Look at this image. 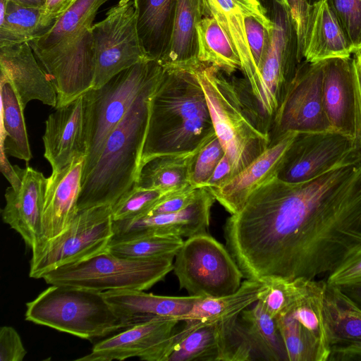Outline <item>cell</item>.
<instances>
[{"label": "cell", "mask_w": 361, "mask_h": 361, "mask_svg": "<svg viewBox=\"0 0 361 361\" xmlns=\"http://www.w3.org/2000/svg\"><path fill=\"white\" fill-rule=\"evenodd\" d=\"M224 233L245 279L329 275L361 247V155L307 181L272 178L227 219Z\"/></svg>", "instance_id": "obj_1"}, {"label": "cell", "mask_w": 361, "mask_h": 361, "mask_svg": "<svg viewBox=\"0 0 361 361\" xmlns=\"http://www.w3.org/2000/svg\"><path fill=\"white\" fill-rule=\"evenodd\" d=\"M195 66L164 67L150 101L140 168L157 156L192 152L216 135Z\"/></svg>", "instance_id": "obj_2"}, {"label": "cell", "mask_w": 361, "mask_h": 361, "mask_svg": "<svg viewBox=\"0 0 361 361\" xmlns=\"http://www.w3.org/2000/svg\"><path fill=\"white\" fill-rule=\"evenodd\" d=\"M195 72L233 177L269 147V130L244 77L228 75L202 63L195 66Z\"/></svg>", "instance_id": "obj_3"}, {"label": "cell", "mask_w": 361, "mask_h": 361, "mask_svg": "<svg viewBox=\"0 0 361 361\" xmlns=\"http://www.w3.org/2000/svg\"><path fill=\"white\" fill-rule=\"evenodd\" d=\"M161 79L150 84L139 94L109 135L97 164L81 183L78 210L112 206L136 183L150 101Z\"/></svg>", "instance_id": "obj_4"}, {"label": "cell", "mask_w": 361, "mask_h": 361, "mask_svg": "<svg viewBox=\"0 0 361 361\" xmlns=\"http://www.w3.org/2000/svg\"><path fill=\"white\" fill-rule=\"evenodd\" d=\"M25 319L91 340L130 326L102 292L65 285H51L26 303Z\"/></svg>", "instance_id": "obj_5"}, {"label": "cell", "mask_w": 361, "mask_h": 361, "mask_svg": "<svg viewBox=\"0 0 361 361\" xmlns=\"http://www.w3.org/2000/svg\"><path fill=\"white\" fill-rule=\"evenodd\" d=\"M164 70L158 61L147 59L121 71L101 87L92 88L82 95L87 151L82 181L97 164L111 131L139 94L161 78Z\"/></svg>", "instance_id": "obj_6"}, {"label": "cell", "mask_w": 361, "mask_h": 361, "mask_svg": "<svg viewBox=\"0 0 361 361\" xmlns=\"http://www.w3.org/2000/svg\"><path fill=\"white\" fill-rule=\"evenodd\" d=\"M173 259H130L118 257L106 250L85 260L54 269L42 279L49 285L71 286L99 292L146 290L173 271Z\"/></svg>", "instance_id": "obj_7"}, {"label": "cell", "mask_w": 361, "mask_h": 361, "mask_svg": "<svg viewBox=\"0 0 361 361\" xmlns=\"http://www.w3.org/2000/svg\"><path fill=\"white\" fill-rule=\"evenodd\" d=\"M173 269L180 288L202 298L235 292L244 275L226 247L207 232L187 238L175 256Z\"/></svg>", "instance_id": "obj_8"}, {"label": "cell", "mask_w": 361, "mask_h": 361, "mask_svg": "<svg viewBox=\"0 0 361 361\" xmlns=\"http://www.w3.org/2000/svg\"><path fill=\"white\" fill-rule=\"evenodd\" d=\"M292 301L275 319L288 361H327L330 348L324 314L326 283L296 279Z\"/></svg>", "instance_id": "obj_9"}, {"label": "cell", "mask_w": 361, "mask_h": 361, "mask_svg": "<svg viewBox=\"0 0 361 361\" xmlns=\"http://www.w3.org/2000/svg\"><path fill=\"white\" fill-rule=\"evenodd\" d=\"M113 224L110 205L79 210L61 233L32 252L30 277L42 279L54 269L106 250L114 235Z\"/></svg>", "instance_id": "obj_10"}, {"label": "cell", "mask_w": 361, "mask_h": 361, "mask_svg": "<svg viewBox=\"0 0 361 361\" xmlns=\"http://www.w3.org/2000/svg\"><path fill=\"white\" fill-rule=\"evenodd\" d=\"M270 6L271 15L268 16L274 27L268 54L259 71V89L256 99L269 133L274 116L302 61L289 6L275 2Z\"/></svg>", "instance_id": "obj_11"}, {"label": "cell", "mask_w": 361, "mask_h": 361, "mask_svg": "<svg viewBox=\"0 0 361 361\" xmlns=\"http://www.w3.org/2000/svg\"><path fill=\"white\" fill-rule=\"evenodd\" d=\"M92 30L95 50L92 88H99L121 71L151 59L138 35L133 1L109 8L102 21L92 25Z\"/></svg>", "instance_id": "obj_12"}, {"label": "cell", "mask_w": 361, "mask_h": 361, "mask_svg": "<svg viewBox=\"0 0 361 361\" xmlns=\"http://www.w3.org/2000/svg\"><path fill=\"white\" fill-rule=\"evenodd\" d=\"M323 66L324 61H301L274 116L270 131L271 143L287 132L333 130L324 105Z\"/></svg>", "instance_id": "obj_13"}, {"label": "cell", "mask_w": 361, "mask_h": 361, "mask_svg": "<svg viewBox=\"0 0 361 361\" xmlns=\"http://www.w3.org/2000/svg\"><path fill=\"white\" fill-rule=\"evenodd\" d=\"M92 27H85L54 47L35 53L56 91V108L92 88L95 50Z\"/></svg>", "instance_id": "obj_14"}, {"label": "cell", "mask_w": 361, "mask_h": 361, "mask_svg": "<svg viewBox=\"0 0 361 361\" xmlns=\"http://www.w3.org/2000/svg\"><path fill=\"white\" fill-rule=\"evenodd\" d=\"M360 155L355 140L338 132L298 133L276 177L290 183L307 181Z\"/></svg>", "instance_id": "obj_15"}, {"label": "cell", "mask_w": 361, "mask_h": 361, "mask_svg": "<svg viewBox=\"0 0 361 361\" xmlns=\"http://www.w3.org/2000/svg\"><path fill=\"white\" fill-rule=\"evenodd\" d=\"M180 322L171 317H154L126 327L97 343L79 361H112L138 357L167 361L174 341V329Z\"/></svg>", "instance_id": "obj_16"}, {"label": "cell", "mask_w": 361, "mask_h": 361, "mask_svg": "<svg viewBox=\"0 0 361 361\" xmlns=\"http://www.w3.org/2000/svg\"><path fill=\"white\" fill-rule=\"evenodd\" d=\"M235 317L185 324L175 334L167 361H247L252 359Z\"/></svg>", "instance_id": "obj_17"}, {"label": "cell", "mask_w": 361, "mask_h": 361, "mask_svg": "<svg viewBox=\"0 0 361 361\" xmlns=\"http://www.w3.org/2000/svg\"><path fill=\"white\" fill-rule=\"evenodd\" d=\"M215 201V197L207 187L200 188L195 200L180 211L126 221H114V235L111 239H125L145 235L189 238L207 232L211 210Z\"/></svg>", "instance_id": "obj_18"}, {"label": "cell", "mask_w": 361, "mask_h": 361, "mask_svg": "<svg viewBox=\"0 0 361 361\" xmlns=\"http://www.w3.org/2000/svg\"><path fill=\"white\" fill-rule=\"evenodd\" d=\"M14 167L21 178L20 185L7 188L1 217L32 251L42 241V212L47 178L29 166Z\"/></svg>", "instance_id": "obj_19"}, {"label": "cell", "mask_w": 361, "mask_h": 361, "mask_svg": "<svg viewBox=\"0 0 361 361\" xmlns=\"http://www.w3.org/2000/svg\"><path fill=\"white\" fill-rule=\"evenodd\" d=\"M85 157L77 156L47 178L42 212V241L32 252L61 233L78 214Z\"/></svg>", "instance_id": "obj_20"}, {"label": "cell", "mask_w": 361, "mask_h": 361, "mask_svg": "<svg viewBox=\"0 0 361 361\" xmlns=\"http://www.w3.org/2000/svg\"><path fill=\"white\" fill-rule=\"evenodd\" d=\"M297 133H284L231 179L218 187L207 188L215 200L231 215L238 213L254 191L276 176L283 158Z\"/></svg>", "instance_id": "obj_21"}, {"label": "cell", "mask_w": 361, "mask_h": 361, "mask_svg": "<svg viewBox=\"0 0 361 361\" xmlns=\"http://www.w3.org/2000/svg\"><path fill=\"white\" fill-rule=\"evenodd\" d=\"M35 56L27 42L1 45V75L11 82L24 109L32 100L56 108V91Z\"/></svg>", "instance_id": "obj_22"}, {"label": "cell", "mask_w": 361, "mask_h": 361, "mask_svg": "<svg viewBox=\"0 0 361 361\" xmlns=\"http://www.w3.org/2000/svg\"><path fill=\"white\" fill-rule=\"evenodd\" d=\"M324 314L330 348L327 361L361 360V308L340 288L326 283Z\"/></svg>", "instance_id": "obj_23"}, {"label": "cell", "mask_w": 361, "mask_h": 361, "mask_svg": "<svg viewBox=\"0 0 361 361\" xmlns=\"http://www.w3.org/2000/svg\"><path fill=\"white\" fill-rule=\"evenodd\" d=\"M45 121L44 157L52 171H59L79 155H86L82 95L56 108Z\"/></svg>", "instance_id": "obj_24"}, {"label": "cell", "mask_w": 361, "mask_h": 361, "mask_svg": "<svg viewBox=\"0 0 361 361\" xmlns=\"http://www.w3.org/2000/svg\"><path fill=\"white\" fill-rule=\"evenodd\" d=\"M207 16L215 18L224 30L240 57L243 77L249 82L255 99L259 78L247 39L244 19L254 16L270 27L274 23L259 0H204Z\"/></svg>", "instance_id": "obj_25"}, {"label": "cell", "mask_w": 361, "mask_h": 361, "mask_svg": "<svg viewBox=\"0 0 361 361\" xmlns=\"http://www.w3.org/2000/svg\"><path fill=\"white\" fill-rule=\"evenodd\" d=\"M323 99L333 130L355 140V95L352 56L324 61Z\"/></svg>", "instance_id": "obj_26"}, {"label": "cell", "mask_w": 361, "mask_h": 361, "mask_svg": "<svg viewBox=\"0 0 361 361\" xmlns=\"http://www.w3.org/2000/svg\"><path fill=\"white\" fill-rule=\"evenodd\" d=\"M102 293L118 316L129 326L154 317H171L180 320L201 298L190 295H157L144 290L130 289L111 290Z\"/></svg>", "instance_id": "obj_27"}, {"label": "cell", "mask_w": 361, "mask_h": 361, "mask_svg": "<svg viewBox=\"0 0 361 361\" xmlns=\"http://www.w3.org/2000/svg\"><path fill=\"white\" fill-rule=\"evenodd\" d=\"M354 50L327 0H314L309 16L302 58L319 62L350 58Z\"/></svg>", "instance_id": "obj_28"}, {"label": "cell", "mask_w": 361, "mask_h": 361, "mask_svg": "<svg viewBox=\"0 0 361 361\" xmlns=\"http://www.w3.org/2000/svg\"><path fill=\"white\" fill-rule=\"evenodd\" d=\"M178 0H137V29L147 56L163 64L171 43Z\"/></svg>", "instance_id": "obj_29"}, {"label": "cell", "mask_w": 361, "mask_h": 361, "mask_svg": "<svg viewBox=\"0 0 361 361\" xmlns=\"http://www.w3.org/2000/svg\"><path fill=\"white\" fill-rule=\"evenodd\" d=\"M206 16L204 0H178L171 47L164 67L188 69L200 63L197 25Z\"/></svg>", "instance_id": "obj_30"}, {"label": "cell", "mask_w": 361, "mask_h": 361, "mask_svg": "<svg viewBox=\"0 0 361 361\" xmlns=\"http://www.w3.org/2000/svg\"><path fill=\"white\" fill-rule=\"evenodd\" d=\"M240 316L238 326L252 355H259L269 361L288 360L276 319L258 301L251 309L243 310Z\"/></svg>", "instance_id": "obj_31"}, {"label": "cell", "mask_w": 361, "mask_h": 361, "mask_svg": "<svg viewBox=\"0 0 361 361\" xmlns=\"http://www.w3.org/2000/svg\"><path fill=\"white\" fill-rule=\"evenodd\" d=\"M266 282L246 279L234 293L220 297L200 298L180 320L185 324L212 322L235 317L258 300Z\"/></svg>", "instance_id": "obj_32"}, {"label": "cell", "mask_w": 361, "mask_h": 361, "mask_svg": "<svg viewBox=\"0 0 361 361\" xmlns=\"http://www.w3.org/2000/svg\"><path fill=\"white\" fill-rule=\"evenodd\" d=\"M203 146L192 152L161 155L151 159L140 168L135 184L165 193L190 185L195 156Z\"/></svg>", "instance_id": "obj_33"}, {"label": "cell", "mask_w": 361, "mask_h": 361, "mask_svg": "<svg viewBox=\"0 0 361 361\" xmlns=\"http://www.w3.org/2000/svg\"><path fill=\"white\" fill-rule=\"evenodd\" d=\"M1 149L7 155L28 163L32 159L24 110L11 82L1 75Z\"/></svg>", "instance_id": "obj_34"}, {"label": "cell", "mask_w": 361, "mask_h": 361, "mask_svg": "<svg viewBox=\"0 0 361 361\" xmlns=\"http://www.w3.org/2000/svg\"><path fill=\"white\" fill-rule=\"evenodd\" d=\"M200 63L212 66L228 75L240 71L242 64L231 40L215 18L206 16L197 25Z\"/></svg>", "instance_id": "obj_35"}, {"label": "cell", "mask_w": 361, "mask_h": 361, "mask_svg": "<svg viewBox=\"0 0 361 361\" xmlns=\"http://www.w3.org/2000/svg\"><path fill=\"white\" fill-rule=\"evenodd\" d=\"M109 0H78L41 36L29 43L35 53L49 49L85 27L92 26L102 5Z\"/></svg>", "instance_id": "obj_36"}, {"label": "cell", "mask_w": 361, "mask_h": 361, "mask_svg": "<svg viewBox=\"0 0 361 361\" xmlns=\"http://www.w3.org/2000/svg\"><path fill=\"white\" fill-rule=\"evenodd\" d=\"M184 240L181 237L145 235L125 239H111L107 250L112 254L130 259H174Z\"/></svg>", "instance_id": "obj_37"}, {"label": "cell", "mask_w": 361, "mask_h": 361, "mask_svg": "<svg viewBox=\"0 0 361 361\" xmlns=\"http://www.w3.org/2000/svg\"><path fill=\"white\" fill-rule=\"evenodd\" d=\"M42 11L8 1L4 21L0 24V46L30 42L44 34L47 30L41 25Z\"/></svg>", "instance_id": "obj_38"}, {"label": "cell", "mask_w": 361, "mask_h": 361, "mask_svg": "<svg viewBox=\"0 0 361 361\" xmlns=\"http://www.w3.org/2000/svg\"><path fill=\"white\" fill-rule=\"evenodd\" d=\"M165 194L159 190L146 189L135 184L111 206L113 221H126L145 216Z\"/></svg>", "instance_id": "obj_39"}, {"label": "cell", "mask_w": 361, "mask_h": 361, "mask_svg": "<svg viewBox=\"0 0 361 361\" xmlns=\"http://www.w3.org/2000/svg\"><path fill=\"white\" fill-rule=\"evenodd\" d=\"M327 1L342 26L353 48L354 53L360 51L361 49V0H327Z\"/></svg>", "instance_id": "obj_40"}, {"label": "cell", "mask_w": 361, "mask_h": 361, "mask_svg": "<svg viewBox=\"0 0 361 361\" xmlns=\"http://www.w3.org/2000/svg\"><path fill=\"white\" fill-rule=\"evenodd\" d=\"M224 154V149L216 135L195 156L192 166L190 184L195 188L204 187Z\"/></svg>", "instance_id": "obj_41"}, {"label": "cell", "mask_w": 361, "mask_h": 361, "mask_svg": "<svg viewBox=\"0 0 361 361\" xmlns=\"http://www.w3.org/2000/svg\"><path fill=\"white\" fill-rule=\"evenodd\" d=\"M296 288L295 279H273L266 282L265 288L261 292L258 302L264 310L276 318L283 312L293 300Z\"/></svg>", "instance_id": "obj_42"}, {"label": "cell", "mask_w": 361, "mask_h": 361, "mask_svg": "<svg viewBox=\"0 0 361 361\" xmlns=\"http://www.w3.org/2000/svg\"><path fill=\"white\" fill-rule=\"evenodd\" d=\"M244 24L249 48L259 78V71L267 57L273 27L254 16H247Z\"/></svg>", "instance_id": "obj_43"}, {"label": "cell", "mask_w": 361, "mask_h": 361, "mask_svg": "<svg viewBox=\"0 0 361 361\" xmlns=\"http://www.w3.org/2000/svg\"><path fill=\"white\" fill-rule=\"evenodd\" d=\"M326 282L338 288L361 285V247L331 271Z\"/></svg>", "instance_id": "obj_44"}, {"label": "cell", "mask_w": 361, "mask_h": 361, "mask_svg": "<svg viewBox=\"0 0 361 361\" xmlns=\"http://www.w3.org/2000/svg\"><path fill=\"white\" fill-rule=\"evenodd\" d=\"M199 190L200 188H195L190 184L180 190L166 193L149 209L145 216L180 211L195 200Z\"/></svg>", "instance_id": "obj_45"}, {"label": "cell", "mask_w": 361, "mask_h": 361, "mask_svg": "<svg viewBox=\"0 0 361 361\" xmlns=\"http://www.w3.org/2000/svg\"><path fill=\"white\" fill-rule=\"evenodd\" d=\"M313 0H288L290 13L295 29L298 55L301 61L305 41L310 11Z\"/></svg>", "instance_id": "obj_46"}, {"label": "cell", "mask_w": 361, "mask_h": 361, "mask_svg": "<svg viewBox=\"0 0 361 361\" xmlns=\"http://www.w3.org/2000/svg\"><path fill=\"white\" fill-rule=\"evenodd\" d=\"M27 354L21 338L11 326H4L0 329V360L22 361Z\"/></svg>", "instance_id": "obj_47"}, {"label": "cell", "mask_w": 361, "mask_h": 361, "mask_svg": "<svg viewBox=\"0 0 361 361\" xmlns=\"http://www.w3.org/2000/svg\"><path fill=\"white\" fill-rule=\"evenodd\" d=\"M78 0H47L43 8L41 25L49 30L50 27Z\"/></svg>", "instance_id": "obj_48"}, {"label": "cell", "mask_w": 361, "mask_h": 361, "mask_svg": "<svg viewBox=\"0 0 361 361\" xmlns=\"http://www.w3.org/2000/svg\"><path fill=\"white\" fill-rule=\"evenodd\" d=\"M231 178L232 166L228 158L224 154L204 187L209 188L218 187Z\"/></svg>", "instance_id": "obj_49"}, {"label": "cell", "mask_w": 361, "mask_h": 361, "mask_svg": "<svg viewBox=\"0 0 361 361\" xmlns=\"http://www.w3.org/2000/svg\"><path fill=\"white\" fill-rule=\"evenodd\" d=\"M355 95V141L361 153V82L353 70Z\"/></svg>", "instance_id": "obj_50"}, {"label": "cell", "mask_w": 361, "mask_h": 361, "mask_svg": "<svg viewBox=\"0 0 361 361\" xmlns=\"http://www.w3.org/2000/svg\"><path fill=\"white\" fill-rule=\"evenodd\" d=\"M1 149V155H0V165H1V171L6 177V178L8 180L11 184V186L13 188L18 187L20 185L21 178L20 176L16 172V170L13 166L7 159V154L5 152Z\"/></svg>", "instance_id": "obj_51"}, {"label": "cell", "mask_w": 361, "mask_h": 361, "mask_svg": "<svg viewBox=\"0 0 361 361\" xmlns=\"http://www.w3.org/2000/svg\"><path fill=\"white\" fill-rule=\"evenodd\" d=\"M357 306L361 308V285L340 288Z\"/></svg>", "instance_id": "obj_52"}, {"label": "cell", "mask_w": 361, "mask_h": 361, "mask_svg": "<svg viewBox=\"0 0 361 361\" xmlns=\"http://www.w3.org/2000/svg\"><path fill=\"white\" fill-rule=\"evenodd\" d=\"M9 2L25 6L44 8L47 0H8Z\"/></svg>", "instance_id": "obj_53"}, {"label": "cell", "mask_w": 361, "mask_h": 361, "mask_svg": "<svg viewBox=\"0 0 361 361\" xmlns=\"http://www.w3.org/2000/svg\"><path fill=\"white\" fill-rule=\"evenodd\" d=\"M352 63L353 70L361 82V50L353 54Z\"/></svg>", "instance_id": "obj_54"}, {"label": "cell", "mask_w": 361, "mask_h": 361, "mask_svg": "<svg viewBox=\"0 0 361 361\" xmlns=\"http://www.w3.org/2000/svg\"><path fill=\"white\" fill-rule=\"evenodd\" d=\"M267 1H269L270 3L275 2L277 4H281V5H288V0H267Z\"/></svg>", "instance_id": "obj_55"}, {"label": "cell", "mask_w": 361, "mask_h": 361, "mask_svg": "<svg viewBox=\"0 0 361 361\" xmlns=\"http://www.w3.org/2000/svg\"><path fill=\"white\" fill-rule=\"evenodd\" d=\"M137 0H119L118 4H125L130 1L135 2Z\"/></svg>", "instance_id": "obj_56"}, {"label": "cell", "mask_w": 361, "mask_h": 361, "mask_svg": "<svg viewBox=\"0 0 361 361\" xmlns=\"http://www.w3.org/2000/svg\"><path fill=\"white\" fill-rule=\"evenodd\" d=\"M360 50H361V49H360Z\"/></svg>", "instance_id": "obj_57"}]
</instances>
